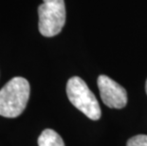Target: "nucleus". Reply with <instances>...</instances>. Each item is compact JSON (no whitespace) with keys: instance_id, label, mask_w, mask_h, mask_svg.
<instances>
[{"instance_id":"0eeeda50","label":"nucleus","mask_w":147,"mask_h":146,"mask_svg":"<svg viewBox=\"0 0 147 146\" xmlns=\"http://www.w3.org/2000/svg\"><path fill=\"white\" fill-rule=\"evenodd\" d=\"M145 90H146V94H147V81H146V85H145Z\"/></svg>"},{"instance_id":"39448f33","label":"nucleus","mask_w":147,"mask_h":146,"mask_svg":"<svg viewBox=\"0 0 147 146\" xmlns=\"http://www.w3.org/2000/svg\"><path fill=\"white\" fill-rule=\"evenodd\" d=\"M39 146H65L63 139L52 129H46L38 138Z\"/></svg>"},{"instance_id":"f03ea898","label":"nucleus","mask_w":147,"mask_h":146,"mask_svg":"<svg viewBox=\"0 0 147 146\" xmlns=\"http://www.w3.org/2000/svg\"><path fill=\"white\" fill-rule=\"evenodd\" d=\"M67 95L71 104L90 120H97L101 118V107L95 95L80 77L75 76L67 81Z\"/></svg>"},{"instance_id":"f257e3e1","label":"nucleus","mask_w":147,"mask_h":146,"mask_svg":"<svg viewBox=\"0 0 147 146\" xmlns=\"http://www.w3.org/2000/svg\"><path fill=\"white\" fill-rule=\"evenodd\" d=\"M29 82L23 77H14L0 90V116L16 118L25 110L30 98Z\"/></svg>"},{"instance_id":"20e7f679","label":"nucleus","mask_w":147,"mask_h":146,"mask_svg":"<svg viewBox=\"0 0 147 146\" xmlns=\"http://www.w3.org/2000/svg\"><path fill=\"white\" fill-rule=\"evenodd\" d=\"M97 83L102 100L106 106L117 109L125 106L127 104V94L126 90L123 86L105 75L99 76Z\"/></svg>"},{"instance_id":"7ed1b4c3","label":"nucleus","mask_w":147,"mask_h":146,"mask_svg":"<svg viewBox=\"0 0 147 146\" xmlns=\"http://www.w3.org/2000/svg\"><path fill=\"white\" fill-rule=\"evenodd\" d=\"M39 32L43 36L52 37L61 32L65 23L64 0H43L38 7Z\"/></svg>"},{"instance_id":"423d86ee","label":"nucleus","mask_w":147,"mask_h":146,"mask_svg":"<svg viewBox=\"0 0 147 146\" xmlns=\"http://www.w3.org/2000/svg\"><path fill=\"white\" fill-rule=\"evenodd\" d=\"M126 146H147V136L138 135L128 139Z\"/></svg>"}]
</instances>
